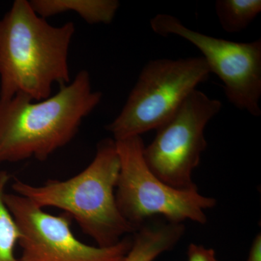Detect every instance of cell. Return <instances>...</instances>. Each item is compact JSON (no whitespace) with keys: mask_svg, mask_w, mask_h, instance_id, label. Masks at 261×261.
I'll list each match as a JSON object with an SVG mask.
<instances>
[{"mask_svg":"<svg viewBox=\"0 0 261 261\" xmlns=\"http://www.w3.org/2000/svg\"><path fill=\"white\" fill-rule=\"evenodd\" d=\"M216 15L225 32L234 34L245 30L261 12L260 0H217Z\"/></svg>","mask_w":261,"mask_h":261,"instance_id":"cell-11","label":"cell"},{"mask_svg":"<svg viewBox=\"0 0 261 261\" xmlns=\"http://www.w3.org/2000/svg\"><path fill=\"white\" fill-rule=\"evenodd\" d=\"M184 232L183 224L168 221L142 225L136 230L132 247L123 261H154L171 250Z\"/></svg>","mask_w":261,"mask_h":261,"instance_id":"cell-9","label":"cell"},{"mask_svg":"<svg viewBox=\"0 0 261 261\" xmlns=\"http://www.w3.org/2000/svg\"><path fill=\"white\" fill-rule=\"evenodd\" d=\"M115 142L120 160L117 205L130 224L137 229L156 216L176 224L187 220L205 224V211L216 205L215 199L201 195L197 189L178 190L157 177L146 164L140 136Z\"/></svg>","mask_w":261,"mask_h":261,"instance_id":"cell-5","label":"cell"},{"mask_svg":"<svg viewBox=\"0 0 261 261\" xmlns=\"http://www.w3.org/2000/svg\"><path fill=\"white\" fill-rule=\"evenodd\" d=\"M221 106V101L195 89L171 119L156 130L143 155L157 177L178 190L197 189L192 175L207 147L204 130Z\"/></svg>","mask_w":261,"mask_h":261,"instance_id":"cell-6","label":"cell"},{"mask_svg":"<svg viewBox=\"0 0 261 261\" xmlns=\"http://www.w3.org/2000/svg\"><path fill=\"white\" fill-rule=\"evenodd\" d=\"M29 3L43 18L72 11L92 25L112 23L120 7L117 0H30Z\"/></svg>","mask_w":261,"mask_h":261,"instance_id":"cell-10","label":"cell"},{"mask_svg":"<svg viewBox=\"0 0 261 261\" xmlns=\"http://www.w3.org/2000/svg\"><path fill=\"white\" fill-rule=\"evenodd\" d=\"M247 261H261L260 233H258L254 239Z\"/></svg>","mask_w":261,"mask_h":261,"instance_id":"cell-14","label":"cell"},{"mask_svg":"<svg viewBox=\"0 0 261 261\" xmlns=\"http://www.w3.org/2000/svg\"><path fill=\"white\" fill-rule=\"evenodd\" d=\"M120 160L113 139L98 143L92 162L65 180L34 185L15 178L14 193L39 207H56L74 219L82 231L99 247L112 246L137 228L121 214L116 200Z\"/></svg>","mask_w":261,"mask_h":261,"instance_id":"cell-3","label":"cell"},{"mask_svg":"<svg viewBox=\"0 0 261 261\" xmlns=\"http://www.w3.org/2000/svg\"><path fill=\"white\" fill-rule=\"evenodd\" d=\"M102 98L92 89L89 72L82 70L47 99L34 101L18 94L0 100V166L30 159L47 161L73 140Z\"/></svg>","mask_w":261,"mask_h":261,"instance_id":"cell-2","label":"cell"},{"mask_svg":"<svg viewBox=\"0 0 261 261\" xmlns=\"http://www.w3.org/2000/svg\"><path fill=\"white\" fill-rule=\"evenodd\" d=\"M150 25L163 37L172 34L192 43L202 53L211 73L222 81L228 100L252 116H260V39L243 43L211 37L187 28L168 14L155 15Z\"/></svg>","mask_w":261,"mask_h":261,"instance_id":"cell-7","label":"cell"},{"mask_svg":"<svg viewBox=\"0 0 261 261\" xmlns=\"http://www.w3.org/2000/svg\"><path fill=\"white\" fill-rule=\"evenodd\" d=\"M75 32L73 22L55 27L28 0H15L0 18V100L18 94L42 100L50 97L55 84H69Z\"/></svg>","mask_w":261,"mask_h":261,"instance_id":"cell-1","label":"cell"},{"mask_svg":"<svg viewBox=\"0 0 261 261\" xmlns=\"http://www.w3.org/2000/svg\"><path fill=\"white\" fill-rule=\"evenodd\" d=\"M10 177L8 171H0V261H20L15 256V252L20 240V231L5 202Z\"/></svg>","mask_w":261,"mask_h":261,"instance_id":"cell-12","label":"cell"},{"mask_svg":"<svg viewBox=\"0 0 261 261\" xmlns=\"http://www.w3.org/2000/svg\"><path fill=\"white\" fill-rule=\"evenodd\" d=\"M210 70L202 57L149 61L118 116L106 126L115 141L157 130L205 82Z\"/></svg>","mask_w":261,"mask_h":261,"instance_id":"cell-4","label":"cell"},{"mask_svg":"<svg viewBox=\"0 0 261 261\" xmlns=\"http://www.w3.org/2000/svg\"><path fill=\"white\" fill-rule=\"evenodd\" d=\"M5 202L20 231V261H123L132 247L128 238L112 246H91L75 238L68 215L48 214L14 192L5 193Z\"/></svg>","mask_w":261,"mask_h":261,"instance_id":"cell-8","label":"cell"},{"mask_svg":"<svg viewBox=\"0 0 261 261\" xmlns=\"http://www.w3.org/2000/svg\"><path fill=\"white\" fill-rule=\"evenodd\" d=\"M187 261H218L213 249L190 244L187 250Z\"/></svg>","mask_w":261,"mask_h":261,"instance_id":"cell-13","label":"cell"}]
</instances>
